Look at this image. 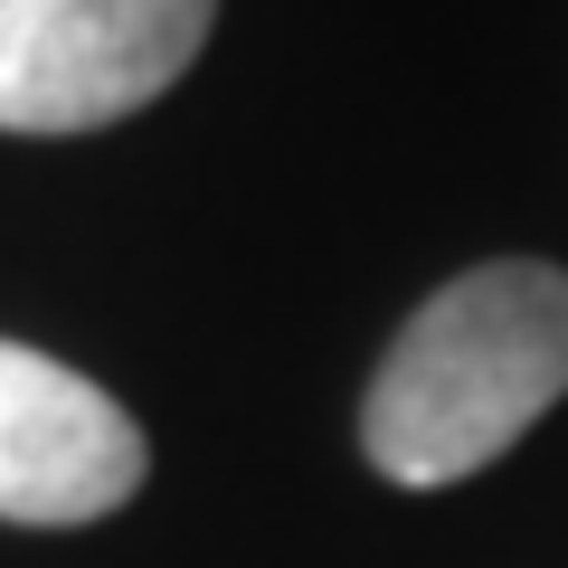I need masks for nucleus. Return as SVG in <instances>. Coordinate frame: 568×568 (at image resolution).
I'll use <instances>...</instances> for the list:
<instances>
[{
	"instance_id": "1",
	"label": "nucleus",
	"mask_w": 568,
	"mask_h": 568,
	"mask_svg": "<svg viewBox=\"0 0 568 568\" xmlns=\"http://www.w3.org/2000/svg\"><path fill=\"white\" fill-rule=\"evenodd\" d=\"M568 398V275L559 265H474L446 294H426L388 342L361 398V446L388 484L436 493L484 474L503 446Z\"/></svg>"
},
{
	"instance_id": "2",
	"label": "nucleus",
	"mask_w": 568,
	"mask_h": 568,
	"mask_svg": "<svg viewBox=\"0 0 568 568\" xmlns=\"http://www.w3.org/2000/svg\"><path fill=\"white\" fill-rule=\"evenodd\" d=\"M219 0H0V133H95L200 58Z\"/></svg>"
},
{
	"instance_id": "3",
	"label": "nucleus",
	"mask_w": 568,
	"mask_h": 568,
	"mask_svg": "<svg viewBox=\"0 0 568 568\" xmlns=\"http://www.w3.org/2000/svg\"><path fill=\"white\" fill-rule=\"evenodd\" d=\"M142 426L104 398L85 369L29 342H0V521L77 530L142 493Z\"/></svg>"
}]
</instances>
